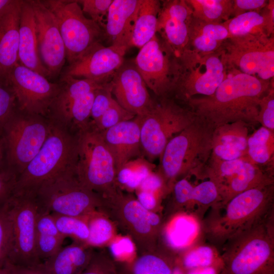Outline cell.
Masks as SVG:
<instances>
[{
    "label": "cell",
    "instance_id": "cell-1",
    "mask_svg": "<svg viewBox=\"0 0 274 274\" xmlns=\"http://www.w3.org/2000/svg\"><path fill=\"white\" fill-rule=\"evenodd\" d=\"M229 70L213 94L192 97L184 105L214 128L239 121L255 125L260 100L268 92L273 78L263 80L233 68Z\"/></svg>",
    "mask_w": 274,
    "mask_h": 274
},
{
    "label": "cell",
    "instance_id": "cell-2",
    "mask_svg": "<svg viewBox=\"0 0 274 274\" xmlns=\"http://www.w3.org/2000/svg\"><path fill=\"white\" fill-rule=\"evenodd\" d=\"M273 205L274 184L249 189L211 207L200 221L201 234L219 253L227 243L273 215Z\"/></svg>",
    "mask_w": 274,
    "mask_h": 274
},
{
    "label": "cell",
    "instance_id": "cell-3",
    "mask_svg": "<svg viewBox=\"0 0 274 274\" xmlns=\"http://www.w3.org/2000/svg\"><path fill=\"white\" fill-rule=\"evenodd\" d=\"M214 128L196 117L174 136L159 157L160 177L169 181L189 176L202 177L211 157Z\"/></svg>",
    "mask_w": 274,
    "mask_h": 274
},
{
    "label": "cell",
    "instance_id": "cell-4",
    "mask_svg": "<svg viewBox=\"0 0 274 274\" xmlns=\"http://www.w3.org/2000/svg\"><path fill=\"white\" fill-rule=\"evenodd\" d=\"M274 214L227 243L220 274H274Z\"/></svg>",
    "mask_w": 274,
    "mask_h": 274
},
{
    "label": "cell",
    "instance_id": "cell-5",
    "mask_svg": "<svg viewBox=\"0 0 274 274\" xmlns=\"http://www.w3.org/2000/svg\"><path fill=\"white\" fill-rule=\"evenodd\" d=\"M50 120L49 134L38 154L16 178L13 193H35L44 182L75 168L77 133L74 135L63 125Z\"/></svg>",
    "mask_w": 274,
    "mask_h": 274
},
{
    "label": "cell",
    "instance_id": "cell-6",
    "mask_svg": "<svg viewBox=\"0 0 274 274\" xmlns=\"http://www.w3.org/2000/svg\"><path fill=\"white\" fill-rule=\"evenodd\" d=\"M177 58L178 77L172 95L183 104L195 96L213 94L229 71L222 48L207 54L186 48Z\"/></svg>",
    "mask_w": 274,
    "mask_h": 274
},
{
    "label": "cell",
    "instance_id": "cell-7",
    "mask_svg": "<svg viewBox=\"0 0 274 274\" xmlns=\"http://www.w3.org/2000/svg\"><path fill=\"white\" fill-rule=\"evenodd\" d=\"M44 116L16 111L2 126L6 166L16 178L38 154L50 130Z\"/></svg>",
    "mask_w": 274,
    "mask_h": 274
},
{
    "label": "cell",
    "instance_id": "cell-8",
    "mask_svg": "<svg viewBox=\"0 0 274 274\" xmlns=\"http://www.w3.org/2000/svg\"><path fill=\"white\" fill-rule=\"evenodd\" d=\"M158 98L146 114L138 116L142 154L150 160L159 158L168 142L195 118L189 108L174 97Z\"/></svg>",
    "mask_w": 274,
    "mask_h": 274
},
{
    "label": "cell",
    "instance_id": "cell-9",
    "mask_svg": "<svg viewBox=\"0 0 274 274\" xmlns=\"http://www.w3.org/2000/svg\"><path fill=\"white\" fill-rule=\"evenodd\" d=\"M76 175L81 184L93 191L106 190L116 175L113 156L101 132L91 123L77 132Z\"/></svg>",
    "mask_w": 274,
    "mask_h": 274
},
{
    "label": "cell",
    "instance_id": "cell-10",
    "mask_svg": "<svg viewBox=\"0 0 274 274\" xmlns=\"http://www.w3.org/2000/svg\"><path fill=\"white\" fill-rule=\"evenodd\" d=\"M40 213L80 216L95 204L93 191L83 186L75 168L43 183L35 192Z\"/></svg>",
    "mask_w": 274,
    "mask_h": 274
},
{
    "label": "cell",
    "instance_id": "cell-11",
    "mask_svg": "<svg viewBox=\"0 0 274 274\" xmlns=\"http://www.w3.org/2000/svg\"><path fill=\"white\" fill-rule=\"evenodd\" d=\"M12 229L8 262L31 265L41 261L36 247V225L39 208L33 192L13 193L7 201Z\"/></svg>",
    "mask_w": 274,
    "mask_h": 274
},
{
    "label": "cell",
    "instance_id": "cell-12",
    "mask_svg": "<svg viewBox=\"0 0 274 274\" xmlns=\"http://www.w3.org/2000/svg\"><path fill=\"white\" fill-rule=\"evenodd\" d=\"M273 172L253 162L247 157L230 161L209 159L203 174L215 185L223 204L249 189L274 184Z\"/></svg>",
    "mask_w": 274,
    "mask_h": 274
},
{
    "label": "cell",
    "instance_id": "cell-13",
    "mask_svg": "<svg viewBox=\"0 0 274 274\" xmlns=\"http://www.w3.org/2000/svg\"><path fill=\"white\" fill-rule=\"evenodd\" d=\"M42 1L56 18L68 64L93 44L99 42L104 35L103 29L97 23L84 15L77 1Z\"/></svg>",
    "mask_w": 274,
    "mask_h": 274
},
{
    "label": "cell",
    "instance_id": "cell-14",
    "mask_svg": "<svg viewBox=\"0 0 274 274\" xmlns=\"http://www.w3.org/2000/svg\"><path fill=\"white\" fill-rule=\"evenodd\" d=\"M133 62L147 87L157 97H172L178 77V59L157 34L140 49Z\"/></svg>",
    "mask_w": 274,
    "mask_h": 274
},
{
    "label": "cell",
    "instance_id": "cell-15",
    "mask_svg": "<svg viewBox=\"0 0 274 274\" xmlns=\"http://www.w3.org/2000/svg\"><path fill=\"white\" fill-rule=\"evenodd\" d=\"M222 48L229 68L263 80L274 77V36L231 37Z\"/></svg>",
    "mask_w": 274,
    "mask_h": 274
},
{
    "label": "cell",
    "instance_id": "cell-16",
    "mask_svg": "<svg viewBox=\"0 0 274 274\" xmlns=\"http://www.w3.org/2000/svg\"><path fill=\"white\" fill-rule=\"evenodd\" d=\"M15 97L18 110L42 116L49 108L60 88L59 83L49 80L19 63L11 70L6 81Z\"/></svg>",
    "mask_w": 274,
    "mask_h": 274
},
{
    "label": "cell",
    "instance_id": "cell-17",
    "mask_svg": "<svg viewBox=\"0 0 274 274\" xmlns=\"http://www.w3.org/2000/svg\"><path fill=\"white\" fill-rule=\"evenodd\" d=\"M36 22L37 48L48 79L57 77L66 60V51L57 20L40 0H30Z\"/></svg>",
    "mask_w": 274,
    "mask_h": 274
},
{
    "label": "cell",
    "instance_id": "cell-18",
    "mask_svg": "<svg viewBox=\"0 0 274 274\" xmlns=\"http://www.w3.org/2000/svg\"><path fill=\"white\" fill-rule=\"evenodd\" d=\"M127 49L97 42L90 47L62 72L61 77L86 79L104 83L110 80L124 62Z\"/></svg>",
    "mask_w": 274,
    "mask_h": 274
},
{
    "label": "cell",
    "instance_id": "cell-19",
    "mask_svg": "<svg viewBox=\"0 0 274 274\" xmlns=\"http://www.w3.org/2000/svg\"><path fill=\"white\" fill-rule=\"evenodd\" d=\"M111 79L112 94L122 108L135 116H143L151 109L155 100L133 60L124 61Z\"/></svg>",
    "mask_w": 274,
    "mask_h": 274
},
{
    "label": "cell",
    "instance_id": "cell-20",
    "mask_svg": "<svg viewBox=\"0 0 274 274\" xmlns=\"http://www.w3.org/2000/svg\"><path fill=\"white\" fill-rule=\"evenodd\" d=\"M192 11L185 0L161 2L156 27L157 34L177 57L188 48Z\"/></svg>",
    "mask_w": 274,
    "mask_h": 274
},
{
    "label": "cell",
    "instance_id": "cell-21",
    "mask_svg": "<svg viewBox=\"0 0 274 274\" xmlns=\"http://www.w3.org/2000/svg\"><path fill=\"white\" fill-rule=\"evenodd\" d=\"M100 132L114 158L116 175L125 164L143 154L138 116Z\"/></svg>",
    "mask_w": 274,
    "mask_h": 274
},
{
    "label": "cell",
    "instance_id": "cell-22",
    "mask_svg": "<svg viewBox=\"0 0 274 274\" xmlns=\"http://www.w3.org/2000/svg\"><path fill=\"white\" fill-rule=\"evenodd\" d=\"M21 0H14L0 20V81L6 84L19 63V21Z\"/></svg>",
    "mask_w": 274,
    "mask_h": 274
},
{
    "label": "cell",
    "instance_id": "cell-23",
    "mask_svg": "<svg viewBox=\"0 0 274 274\" xmlns=\"http://www.w3.org/2000/svg\"><path fill=\"white\" fill-rule=\"evenodd\" d=\"M249 126L239 121L216 127L210 159L230 161L246 157Z\"/></svg>",
    "mask_w": 274,
    "mask_h": 274
},
{
    "label": "cell",
    "instance_id": "cell-24",
    "mask_svg": "<svg viewBox=\"0 0 274 274\" xmlns=\"http://www.w3.org/2000/svg\"><path fill=\"white\" fill-rule=\"evenodd\" d=\"M141 0H113L107 16L104 33L111 45L126 49L129 42Z\"/></svg>",
    "mask_w": 274,
    "mask_h": 274
},
{
    "label": "cell",
    "instance_id": "cell-25",
    "mask_svg": "<svg viewBox=\"0 0 274 274\" xmlns=\"http://www.w3.org/2000/svg\"><path fill=\"white\" fill-rule=\"evenodd\" d=\"M19 34V63L48 79L38 54L35 15L30 1H22Z\"/></svg>",
    "mask_w": 274,
    "mask_h": 274
},
{
    "label": "cell",
    "instance_id": "cell-26",
    "mask_svg": "<svg viewBox=\"0 0 274 274\" xmlns=\"http://www.w3.org/2000/svg\"><path fill=\"white\" fill-rule=\"evenodd\" d=\"M230 38L223 23H208L192 16L187 48L202 54L213 53L220 50L224 42Z\"/></svg>",
    "mask_w": 274,
    "mask_h": 274
},
{
    "label": "cell",
    "instance_id": "cell-27",
    "mask_svg": "<svg viewBox=\"0 0 274 274\" xmlns=\"http://www.w3.org/2000/svg\"><path fill=\"white\" fill-rule=\"evenodd\" d=\"M59 84V91L51 104L47 114L50 120L57 123L62 120L77 99L100 88L104 83L89 79L65 77L60 78Z\"/></svg>",
    "mask_w": 274,
    "mask_h": 274
},
{
    "label": "cell",
    "instance_id": "cell-28",
    "mask_svg": "<svg viewBox=\"0 0 274 274\" xmlns=\"http://www.w3.org/2000/svg\"><path fill=\"white\" fill-rule=\"evenodd\" d=\"M91 259L89 253L82 246L72 244L62 247L43 262L50 274H80Z\"/></svg>",
    "mask_w": 274,
    "mask_h": 274
},
{
    "label": "cell",
    "instance_id": "cell-29",
    "mask_svg": "<svg viewBox=\"0 0 274 274\" xmlns=\"http://www.w3.org/2000/svg\"><path fill=\"white\" fill-rule=\"evenodd\" d=\"M161 2L158 0H141L129 42V48L139 49L156 34L158 15Z\"/></svg>",
    "mask_w": 274,
    "mask_h": 274
},
{
    "label": "cell",
    "instance_id": "cell-30",
    "mask_svg": "<svg viewBox=\"0 0 274 274\" xmlns=\"http://www.w3.org/2000/svg\"><path fill=\"white\" fill-rule=\"evenodd\" d=\"M65 237L59 232L50 213H39L36 225V247L38 258L44 261L62 247Z\"/></svg>",
    "mask_w": 274,
    "mask_h": 274
},
{
    "label": "cell",
    "instance_id": "cell-31",
    "mask_svg": "<svg viewBox=\"0 0 274 274\" xmlns=\"http://www.w3.org/2000/svg\"><path fill=\"white\" fill-rule=\"evenodd\" d=\"M247 157L252 162L273 173L274 131L261 126L249 134Z\"/></svg>",
    "mask_w": 274,
    "mask_h": 274
},
{
    "label": "cell",
    "instance_id": "cell-32",
    "mask_svg": "<svg viewBox=\"0 0 274 274\" xmlns=\"http://www.w3.org/2000/svg\"><path fill=\"white\" fill-rule=\"evenodd\" d=\"M223 23L226 27L230 38L247 35L269 37L264 9L260 12H249L241 14Z\"/></svg>",
    "mask_w": 274,
    "mask_h": 274
},
{
    "label": "cell",
    "instance_id": "cell-33",
    "mask_svg": "<svg viewBox=\"0 0 274 274\" xmlns=\"http://www.w3.org/2000/svg\"><path fill=\"white\" fill-rule=\"evenodd\" d=\"M192 16L208 23H221L231 17L232 0H185Z\"/></svg>",
    "mask_w": 274,
    "mask_h": 274
},
{
    "label": "cell",
    "instance_id": "cell-34",
    "mask_svg": "<svg viewBox=\"0 0 274 274\" xmlns=\"http://www.w3.org/2000/svg\"><path fill=\"white\" fill-rule=\"evenodd\" d=\"M201 232L200 222L196 217L181 216L171 224L166 233L169 245L175 248H183L191 245Z\"/></svg>",
    "mask_w": 274,
    "mask_h": 274
},
{
    "label": "cell",
    "instance_id": "cell-35",
    "mask_svg": "<svg viewBox=\"0 0 274 274\" xmlns=\"http://www.w3.org/2000/svg\"><path fill=\"white\" fill-rule=\"evenodd\" d=\"M184 272L201 267L219 266L222 267L220 254L217 250L210 245L194 246L186 253L178 265Z\"/></svg>",
    "mask_w": 274,
    "mask_h": 274
},
{
    "label": "cell",
    "instance_id": "cell-36",
    "mask_svg": "<svg viewBox=\"0 0 274 274\" xmlns=\"http://www.w3.org/2000/svg\"><path fill=\"white\" fill-rule=\"evenodd\" d=\"M126 219L132 224L139 232H148L151 226L156 225L159 222V218L155 214L144 208L139 201L132 200L128 202L124 208Z\"/></svg>",
    "mask_w": 274,
    "mask_h": 274
},
{
    "label": "cell",
    "instance_id": "cell-37",
    "mask_svg": "<svg viewBox=\"0 0 274 274\" xmlns=\"http://www.w3.org/2000/svg\"><path fill=\"white\" fill-rule=\"evenodd\" d=\"M51 215L59 232L64 237L70 236L87 242L89 236L88 224L79 219L80 216L74 217L57 214Z\"/></svg>",
    "mask_w": 274,
    "mask_h": 274
},
{
    "label": "cell",
    "instance_id": "cell-38",
    "mask_svg": "<svg viewBox=\"0 0 274 274\" xmlns=\"http://www.w3.org/2000/svg\"><path fill=\"white\" fill-rule=\"evenodd\" d=\"M176 265L154 255L141 257L132 266L131 274H172Z\"/></svg>",
    "mask_w": 274,
    "mask_h": 274
},
{
    "label": "cell",
    "instance_id": "cell-39",
    "mask_svg": "<svg viewBox=\"0 0 274 274\" xmlns=\"http://www.w3.org/2000/svg\"><path fill=\"white\" fill-rule=\"evenodd\" d=\"M136 116L122 108L115 99L94 124L91 123L99 131H103L118 123L129 120Z\"/></svg>",
    "mask_w": 274,
    "mask_h": 274
},
{
    "label": "cell",
    "instance_id": "cell-40",
    "mask_svg": "<svg viewBox=\"0 0 274 274\" xmlns=\"http://www.w3.org/2000/svg\"><path fill=\"white\" fill-rule=\"evenodd\" d=\"M112 95L110 81L104 83L96 90L91 111V123H95L110 107L115 99Z\"/></svg>",
    "mask_w": 274,
    "mask_h": 274
},
{
    "label": "cell",
    "instance_id": "cell-41",
    "mask_svg": "<svg viewBox=\"0 0 274 274\" xmlns=\"http://www.w3.org/2000/svg\"><path fill=\"white\" fill-rule=\"evenodd\" d=\"M7 202L0 206V268L7 261L11 245V223Z\"/></svg>",
    "mask_w": 274,
    "mask_h": 274
},
{
    "label": "cell",
    "instance_id": "cell-42",
    "mask_svg": "<svg viewBox=\"0 0 274 274\" xmlns=\"http://www.w3.org/2000/svg\"><path fill=\"white\" fill-rule=\"evenodd\" d=\"M113 0H81L77 1L81 5L82 11L87 14L90 19L104 29L109 9Z\"/></svg>",
    "mask_w": 274,
    "mask_h": 274
},
{
    "label": "cell",
    "instance_id": "cell-43",
    "mask_svg": "<svg viewBox=\"0 0 274 274\" xmlns=\"http://www.w3.org/2000/svg\"><path fill=\"white\" fill-rule=\"evenodd\" d=\"M256 122L274 131V84L271 85L268 92L261 98Z\"/></svg>",
    "mask_w": 274,
    "mask_h": 274
},
{
    "label": "cell",
    "instance_id": "cell-44",
    "mask_svg": "<svg viewBox=\"0 0 274 274\" xmlns=\"http://www.w3.org/2000/svg\"><path fill=\"white\" fill-rule=\"evenodd\" d=\"M89 236L87 243L92 245H100L107 241L112 236L111 224L103 218H94L88 224Z\"/></svg>",
    "mask_w": 274,
    "mask_h": 274
},
{
    "label": "cell",
    "instance_id": "cell-45",
    "mask_svg": "<svg viewBox=\"0 0 274 274\" xmlns=\"http://www.w3.org/2000/svg\"><path fill=\"white\" fill-rule=\"evenodd\" d=\"M15 97L10 88L0 81V127L16 111Z\"/></svg>",
    "mask_w": 274,
    "mask_h": 274
},
{
    "label": "cell",
    "instance_id": "cell-46",
    "mask_svg": "<svg viewBox=\"0 0 274 274\" xmlns=\"http://www.w3.org/2000/svg\"><path fill=\"white\" fill-rule=\"evenodd\" d=\"M267 3V0H232L230 18L249 12H260Z\"/></svg>",
    "mask_w": 274,
    "mask_h": 274
},
{
    "label": "cell",
    "instance_id": "cell-47",
    "mask_svg": "<svg viewBox=\"0 0 274 274\" xmlns=\"http://www.w3.org/2000/svg\"><path fill=\"white\" fill-rule=\"evenodd\" d=\"M4 267L10 274H50L43 262L31 265H18L6 261Z\"/></svg>",
    "mask_w": 274,
    "mask_h": 274
},
{
    "label": "cell",
    "instance_id": "cell-48",
    "mask_svg": "<svg viewBox=\"0 0 274 274\" xmlns=\"http://www.w3.org/2000/svg\"><path fill=\"white\" fill-rule=\"evenodd\" d=\"M15 177L8 172H0V206L5 204L13 194Z\"/></svg>",
    "mask_w": 274,
    "mask_h": 274
},
{
    "label": "cell",
    "instance_id": "cell-49",
    "mask_svg": "<svg viewBox=\"0 0 274 274\" xmlns=\"http://www.w3.org/2000/svg\"><path fill=\"white\" fill-rule=\"evenodd\" d=\"M111 249L113 254L116 257H122L133 252V245L129 238H123L114 243Z\"/></svg>",
    "mask_w": 274,
    "mask_h": 274
},
{
    "label": "cell",
    "instance_id": "cell-50",
    "mask_svg": "<svg viewBox=\"0 0 274 274\" xmlns=\"http://www.w3.org/2000/svg\"><path fill=\"white\" fill-rule=\"evenodd\" d=\"M163 181L157 174L152 172L142 182L139 187L143 191L154 192L162 187Z\"/></svg>",
    "mask_w": 274,
    "mask_h": 274
},
{
    "label": "cell",
    "instance_id": "cell-51",
    "mask_svg": "<svg viewBox=\"0 0 274 274\" xmlns=\"http://www.w3.org/2000/svg\"><path fill=\"white\" fill-rule=\"evenodd\" d=\"M267 25V32L269 37L274 36V1H268L264 8Z\"/></svg>",
    "mask_w": 274,
    "mask_h": 274
},
{
    "label": "cell",
    "instance_id": "cell-52",
    "mask_svg": "<svg viewBox=\"0 0 274 274\" xmlns=\"http://www.w3.org/2000/svg\"><path fill=\"white\" fill-rule=\"evenodd\" d=\"M154 192L142 190L138 195L139 202L146 209H153L156 204Z\"/></svg>",
    "mask_w": 274,
    "mask_h": 274
},
{
    "label": "cell",
    "instance_id": "cell-53",
    "mask_svg": "<svg viewBox=\"0 0 274 274\" xmlns=\"http://www.w3.org/2000/svg\"><path fill=\"white\" fill-rule=\"evenodd\" d=\"M101 262L93 259L80 274H110Z\"/></svg>",
    "mask_w": 274,
    "mask_h": 274
},
{
    "label": "cell",
    "instance_id": "cell-54",
    "mask_svg": "<svg viewBox=\"0 0 274 274\" xmlns=\"http://www.w3.org/2000/svg\"><path fill=\"white\" fill-rule=\"evenodd\" d=\"M222 267L209 266L190 270L184 272L185 274H220Z\"/></svg>",
    "mask_w": 274,
    "mask_h": 274
},
{
    "label": "cell",
    "instance_id": "cell-55",
    "mask_svg": "<svg viewBox=\"0 0 274 274\" xmlns=\"http://www.w3.org/2000/svg\"><path fill=\"white\" fill-rule=\"evenodd\" d=\"M0 172H9L6 166L4 141L2 128L0 127ZM11 174V173H10Z\"/></svg>",
    "mask_w": 274,
    "mask_h": 274
},
{
    "label": "cell",
    "instance_id": "cell-56",
    "mask_svg": "<svg viewBox=\"0 0 274 274\" xmlns=\"http://www.w3.org/2000/svg\"><path fill=\"white\" fill-rule=\"evenodd\" d=\"M172 274H185V272L180 267L176 265Z\"/></svg>",
    "mask_w": 274,
    "mask_h": 274
},
{
    "label": "cell",
    "instance_id": "cell-57",
    "mask_svg": "<svg viewBox=\"0 0 274 274\" xmlns=\"http://www.w3.org/2000/svg\"><path fill=\"white\" fill-rule=\"evenodd\" d=\"M0 274H10L7 269L3 266L0 268Z\"/></svg>",
    "mask_w": 274,
    "mask_h": 274
}]
</instances>
